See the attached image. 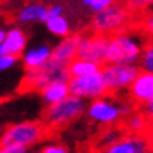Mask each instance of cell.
<instances>
[{
    "label": "cell",
    "mask_w": 153,
    "mask_h": 153,
    "mask_svg": "<svg viewBox=\"0 0 153 153\" xmlns=\"http://www.w3.org/2000/svg\"><path fill=\"white\" fill-rule=\"evenodd\" d=\"M115 0H82L83 6H86L87 9H90L91 11L97 13V11H101L105 7L111 6Z\"/></svg>",
    "instance_id": "44dd1931"
},
{
    "label": "cell",
    "mask_w": 153,
    "mask_h": 153,
    "mask_svg": "<svg viewBox=\"0 0 153 153\" xmlns=\"http://www.w3.org/2000/svg\"><path fill=\"white\" fill-rule=\"evenodd\" d=\"M146 138L149 142V149H150V152H153V124H150L149 129L146 131Z\"/></svg>",
    "instance_id": "f1b7e54d"
},
{
    "label": "cell",
    "mask_w": 153,
    "mask_h": 153,
    "mask_svg": "<svg viewBox=\"0 0 153 153\" xmlns=\"http://www.w3.org/2000/svg\"><path fill=\"white\" fill-rule=\"evenodd\" d=\"M139 111L143 112L145 117L149 120V122L153 124V97L150 98V100H148L145 104L139 105Z\"/></svg>",
    "instance_id": "d4e9b609"
},
{
    "label": "cell",
    "mask_w": 153,
    "mask_h": 153,
    "mask_svg": "<svg viewBox=\"0 0 153 153\" xmlns=\"http://www.w3.org/2000/svg\"><path fill=\"white\" fill-rule=\"evenodd\" d=\"M139 33L120 31L110 35L107 63H134L138 65L148 39Z\"/></svg>",
    "instance_id": "6da1fadb"
},
{
    "label": "cell",
    "mask_w": 153,
    "mask_h": 153,
    "mask_svg": "<svg viewBox=\"0 0 153 153\" xmlns=\"http://www.w3.org/2000/svg\"><path fill=\"white\" fill-rule=\"evenodd\" d=\"M107 153H146L150 152L146 134H131L122 135L115 143L105 149Z\"/></svg>",
    "instance_id": "9c48e42d"
},
{
    "label": "cell",
    "mask_w": 153,
    "mask_h": 153,
    "mask_svg": "<svg viewBox=\"0 0 153 153\" xmlns=\"http://www.w3.org/2000/svg\"><path fill=\"white\" fill-rule=\"evenodd\" d=\"M134 112V107L129 102H120L105 96L94 98L87 108V117L98 125L112 126L122 118H126Z\"/></svg>",
    "instance_id": "3957f363"
},
{
    "label": "cell",
    "mask_w": 153,
    "mask_h": 153,
    "mask_svg": "<svg viewBox=\"0 0 153 153\" xmlns=\"http://www.w3.org/2000/svg\"><path fill=\"white\" fill-rule=\"evenodd\" d=\"M45 136V128L34 121H24L9 125L0 136V149L7 146H24L31 148L37 145Z\"/></svg>",
    "instance_id": "5b68a950"
},
{
    "label": "cell",
    "mask_w": 153,
    "mask_h": 153,
    "mask_svg": "<svg viewBox=\"0 0 153 153\" xmlns=\"http://www.w3.org/2000/svg\"><path fill=\"white\" fill-rule=\"evenodd\" d=\"M101 72L105 79L108 93H117L132 84L135 77L139 74L140 66L134 63H105L102 65Z\"/></svg>",
    "instance_id": "8992f818"
},
{
    "label": "cell",
    "mask_w": 153,
    "mask_h": 153,
    "mask_svg": "<svg viewBox=\"0 0 153 153\" xmlns=\"http://www.w3.org/2000/svg\"><path fill=\"white\" fill-rule=\"evenodd\" d=\"M131 21L129 6L122 3H112L101 11H97L91 20V28L94 33L112 35L115 33L124 31Z\"/></svg>",
    "instance_id": "277c9868"
},
{
    "label": "cell",
    "mask_w": 153,
    "mask_h": 153,
    "mask_svg": "<svg viewBox=\"0 0 153 153\" xmlns=\"http://www.w3.org/2000/svg\"><path fill=\"white\" fill-rule=\"evenodd\" d=\"M146 11H150V13H153V1L148 6V9H146Z\"/></svg>",
    "instance_id": "4dcf8cb0"
},
{
    "label": "cell",
    "mask_w": 153,
    "mask_h": 153,
    "mask_svg": "<svg viewBox=\"0 0 153 153\" xmlns=\"http://www.w3.org/2000/svg\"><path fill=\"white\" fill-rule=\"evenodd\" d=\"M60 14H63V7L60 4H53L51 7H47V11L44 14V17H42V23H45L48 19H51V17H56V16H60Z\"/></svg>",
    "instance_id": "cb8c5ba5"
},
{
    "label": "cell",
    "mask_w": 153,
    "mask_h": 153,
    "mask_svg": "<svg viewBox=\"0 0 153 153\" xmlns=\"http://www.w3.org/2000/svg\"><path fill=\"white\" fill-rule=\"evenodd\" d=\"M102 66L91 62V60L83 59V58H74L69 65H68V70H69L70 77H76V76H86L90 73H96L98 70H101Z\"/></svg>",
    "instance_id": "9a60e30c"
},
{
    "label": "cell",
    "mask_w": 153,
    "mask_h": 153,
    "mask_svg": "<svg viewBox=\"0 0 153 153\" xmlns=\"http://www.w3.org/2000/svg\"><path fill=\"white\" fill-rule=\"evenodd\" d=\"M110 44V35L96 33L88 37H82L77 48V56L96 62L98 65L107 63V51Z\"/></svg>",
    "instance_id": "ba28073f"
},
{
    "label": "cell",
    "mask_w": 153,
    "mask_h": 153,
    "mask_svg": "<svg viewBox=\"0 0 153 153\" xmlns=\"http://www.w3.org/2000/svg\"><path fill=\"white\" fill-rule=\"evenodd\" d=\"M17 60H19V56L16 55H0V73L16 66Z\"/></svg>",
    "instance_id": "7402d4cb"
},
{
    "label": "cell",
    "mask_w": 153,
    "mask_h": 153,
    "mask_svg": "<svg viewBox=\"0 0 153 153\" xmlns=\"http://www.w3.org/2000/svg\"><path fill=\"white\" fill-rule=\"evenodd\" d=\"M70 94L84 100H94L108 93L105 79L101 70L86 76H76L69 79Z\"/></svg>",
    "instance_id": "52a82bcc"
},
{
    "label": "cell",
    "mask_w": 153,
    "mask_h": 153,
    "mask_svg": "<svg viewBox=\"0 0 153 153\" xmlns=\"http://www.w3.org/2000/svg\"><path fill=\"white\" fill-rule=\"evenodd\" d=\"M86 110L84 98L69 94L59 101L48 104L47 110L44 111V120L51 128H62L80 118Z\"/></svg>",
    "instance_id": "7a4b0ae2"
},
{
    "label": "cell",
    "mask_w": 153,
    "mask_h": 153,
    "mask_svg": "<svg viewBox=\"0 0 153 153\" xmlns=\"http://www.w3.org/2000/svg\"><path fill=\"white\" fill-rule=\"evenodd\" d=\"M142 28H143L146 37L153 39V13L146 11V14L143 17V23H142Z\"/></svg>",
    "instance_id": "603a6c76"
},
{
    "label": "cell",
    "mask_w": 153,
    "mask_h": 153,
    "mask_svg": "<svg viewBox=\"0 0 153 153\" xmlns=\"http://www.w3.org/2000/svg\"><path fill=\"white\" fill-rule=\"evenodd\" d=\"M150 122L145 117L143 112H131L129 115L125 118V129L126 132L131 134H146L149 129Z\"/></svg>",
    "instance_id": "e0dca14e"
},
{
    "label": "cell",
    "mask_w": 153,
    "mask_h": 153,
    "mask_svg": "<svg viewBox=\"0 0 153 153\" xmlns=\"http://www.w3.org/2000/svg\"><path fill=\"white\" fill-rule=\"evenodd\" d=\"M42 153H68V148H65L63 145H47L42 149Z\"/></svg>",
    "instance_id": "4316f807"
},
{
    "label": "cell",
    "mask_w": 153,
    "mask_h": 153,
    "mask_svg": "<svg viewBox=\"0 0 153 153\" xmlns=\"http://www.w3.org/2000/svg\"><path fill=\"white\" fill-rule=\"evenodd\" d=\"M6 34H7V31H4L3 28H0V44L4 41V38H6Z\"/></svg>",
    "instance_id": "f546056e"
},
{
    "label": "cell",
    "mask_w": 153,
    "mask_h": 153,
    "mask_svg": "<svg viewBox=\"0 0 153 153\" xmlns=\"http://www.w3.org/2000/svg\"><path fill=\"white\" fill-rule=\"evenodd\" d=\"M47 11V7L39 3H31L24 6L17 14V20L21 24H30L34 21H41L44 14Z\"/></svg>",
    "instance_id": "2e32d148"
},
{
    "label": "cell",
    "mask_w": 153,
    "mask_h": 153,
    "mask_svg": "<svg viewBox=\"0 0 153 153\" xmlns=\"http://www.w3.org/2000/svg\"><path fill=\"white\" fill-rule=\"evenodd\" d=\"M129 98L135 105H142L153 97V73L140 69L139 74L135 77L129 87Z\"/></svg>",
    "instance_id": "30bf717a"
},
{
    "label": "cell",
    "mask_w": 153,
    "mask_h": 153,
    "mask_svg": "<svg viewBox=\"0 0 153 153\" xmlns=\"http://www.w3.org/2000/svg\"><path fill=\"white\" fill-rule=\"evenodd\" d=\"M139 66L140 69L148 70V72L153 73V39L146 42L143 52H142V56H140Z\"/></svg>",
    "instance_id": "d6986e66"
},
{
    "label": "cell",
    "mask_w": 153,
    "mask_h": 153,
    "mask_svg": "<svg viewBox=\"0 0 153 153\" xmlns=\"http://www.w3.org/2000/svg\"><path fill=\"white\" fill-rule=\"evenodd\" d=\"M82 35H68L62 38L59 44H56V47L52 49L51 59L59 65L68 66L74 59L77 58V48H79Z\"/></svg>",
    "instance_id": "8fae6325"
},
{
    "label": "cell",
    "mask_w": 153,
    "mask_h": 153,
    "mask_svg": "<svg viewBox=\"0 0 153 153\" xmlns=\"http://www.w3.org/2000/svg\"><path fill=\"white\" fill-rule=\"evenodd\" d=\"M45 27L55 37L65 38L68 35H70V23L66 17H63V14L48 19L45 21Z\"/></svg>",
    "instance_id": "ac0fdd59"
},
{
    "label": "cell",
    "mask_w": 153,
    "mask_h": 153,
    "mask_svg": "<svg viewBox=\"0 0 153 153\" xmlns=\"http://www.w3.org/2000/svg\"><path fill=\"white\" fill-rule=\"evenodd\" d=\"M27 48V35L20 28H11L0 44V55H21Z\"/></svg>",
    "instance_id": "7c38bea8"
},
{
    "label": "cell",
    "mask_w": 153,
    "mask_h": 153,
    "mask_svg": "<svg viewBox=\"0 0 153 153\" xmlns=\"http://www.w3.org/2000/svg\"><path fill=\"white\" fill-rule=\"evenodd\" d=\"M124 1L129 6V9L142 10V9H148V6L152 3L153 0H124Z\"/></svg>",
    "instance_id": "484cf974"
},
{
    "label": "cell",
    "mask_w": 153,
    "mask_h": 153,
    "mask_svg": "<svg viewBox=\"0 0 153 153\" xmlns=\"http://www.w3.org/2000/svg\"><path fill=\"white\" fill-rule=\"evenodd\" d=\"M1 153H27L28 152V148H24V146H7V148H3L0 149Z\"/></svg>",
    "instance_id": "83f0119b"
},
{
    "label": "cell",
    "mask_w": 153,
    "mask_h": 153,
    "mask_svg": "<svg viewBox=\"0 0 153 153\" xmlns=\"http://www.w3.org/2000/svg\"><path fill=\"white\" fill-rule=\"evenodd\" d=\"M121 136H122V132H121L120 129H117V128H108V129L101 135L100 143H101V146L104 148V150H105L108 146H111L112 143H115Z\"/></svg>",
    "instance_id": "ffe728a7"
},
{
    "label": "cell",
    "mask_w": 153,
    "mask_h": 153,
    "mask_svg": "<svg viewBox=\"0 0 153 153\" xmlns=\"http://www.w3.org/2000/svg\"><path fill=\"white\" fill-rule=\"evenodd\" d=\"M70 94L69 82H51L41 90V97L45 101V104H52L68 97Z\"/></svg>",
    "instance_id": "5bb4252c"
},
{
    "label": "cell",
    "mask_w": 153,
    "mask_h": 153,
    "mask_svg": "<svg viewBox=\"0 0 153 153\" xmlns=\"http://www.w3.org/2000/svg\"><path fill=\"white\" fill-rule=\"evenodd\" d=\"M52 48L48 44H38L33 48H28L24 51L23 63L25 69H38L51 59Z\"/></svg>",
    "instance_id": "4fadbf2b"
}]
</instances>
